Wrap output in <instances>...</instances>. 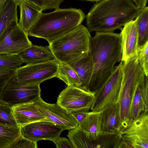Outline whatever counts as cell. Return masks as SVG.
<instances>
[{
  "label": "cell",
  "instance_id": "8",
  "mask_svg": "<svg viewBox=\"0 0 148 148\" xmlns=\"http://www.w3.org/2000/svg\"><path fill=\"white\" fill-rule=\"evenodd\" d=\"M120 132L122 138L118 148H148V112H142Z\"/></svg>",
  "mask_w": 148,
  "mask_h": 148
},
{
  "label": "cell",
  "instance_id": "22",
  "mask_svg": "<svg viewBox=\"0 0 148 148\" xmlns=\"http://www.w3.org/2000/svg\"><path fill=\"white\" fill-rule=\"evenodd\" d=\"M138 32L137 48L143 46L148 42V7L141 9L135 18Z\"/></svg>",
  "mask_w": 148,
  "mask_h": 148
},
{
  "label": "cell",
  "instance_id": "14",
  "mask_svg": "<svg viewBox=\"0 0 148 148\" xmlns=\"http://www.w3.org/2000/svg\"><path fill=\"white\" fill-rule=\"evenodd\" d=\"M121 38L122 59L125 63L131 57L137 54L138 32L135 20L126 23L120 33Z\"/></svg>",
  "mask_w": 148,
  "mask_h": 148
},
{
  "label": "cell",
  "instance_id": "18",
  "mask_svg": "<svg viewBox=\"0 0 148 148\" xmlns=\"http://www.w3.org/2000/svg\"><path fill=\"white\" fill-rule=\"evenodd\" d=\"M20 9L18 23L27 33L35 24L42 10L34 4L25 1L18 2Z\"/></svg>",
  "mask_w": 148,
  "mask_h": 148
},
{
  "label": "cell",
  "instance_id": "13",
  "mask_svg": "<svg viewBox=\"0 0 148 148\" xmlns=\"http://www.w3.org/2000/svg\"><path fill=\"white\" fill-rule=\"evenodd\" d=\"M20 127L22 136L36 142L42 140L52 141L63 131L59 126L46 121L34 122Z\"/></svg>",
  "mask_w": 148,
  "mask_h": 148
},
{
  "label": "cell",
  "instance_id": "6",
  "mask_svg": "<svg viewBox=\"0 0 148 148\" xmlns=\"http://www.w3.org/2000/svg\"><path fill=\"white\" fill-rule=\"evenodd\" d=\"M59 66L56 60L35 64H26L16 69L14 77L20 83L25 85H40L56 77Z\"/></svg>",
  "mask_w": 148,
  "mask_h": 148
},
{
  "label": "cell",
  "instance_id": "21",
  "mask_svg": "<svg viewBox=\"0 0 148 148\" xmlns=\"http://www.w3.org/2000/svg\"><path fill=\"white\" fill-rule=\"evenodd\" d=\"M18 3L16 0H8L0 14V38L12 23L18 22Z\"/></svg>",
  "mask_w": 148,
  "mask_h": 148
},
{
  "label": "cell",
  "instance_id": "1",
  "mask_svg": "<svg viewBox=\"0 0 148 148\" xmlns=\"http://www.w3.org/2000/svg\"><path fill=\"white\" fill-rule=\"evenodd\" d=\"M89 52L93 65V70L86 89L95 93L110 78L115 65L121 62V38L120 34L96 32L91 37Z\"/></svg>",
  "mask_w": 148,
  "mask_h": 148
},
{
  "label": "cell",
  "instance_id": "33",
  "mask_svg": "<svg viewBox=\"0 0 148 148\" xmlns=\"http://www.w3.org/2000/svg\"><path fill=\"white\" fill-rule=\"evenodd\" d=\"M90 112L75 111L70 113L78 125L80 124L83 120L89 114Z\"/></svg>",
  "mask_w": 148,
  "mask_h": 148
},
{
  "label": "cell",
  "instance_id": "23",
  "mask_svg": "<svg viewBox=\"0 0 148 148\" xmlns=\"http://www.w3.org/2000/svg\"><path fill=\"white\" fill-rule=\"evenodd\" d=\"M56 77L63 81L67 85L80 88L81 83L79 77L76 72L69 64L59 62Z\"/></svg>",
  "mask_w": 148,
  "mask_h": 148
},
{
  "label": "cell",
  "instance_id": "24",
  "mask_svg": "<svg viewBox=\"0 0 148 148\" xmlns=\"http://www.w3.org/2000/svg\"><path fill=\"white\" fill-rule=\"evenodd\" d=\"M21 135L19 127L0 124V148H8Z\"/></svg>",
  "mask_w": 148,
  "mask_h": 148
},
{
  "label": "cell",
  "instance_id": "3",
  "mask_svg": "<svg viewBox=\"0 0 148 148\" xmlns=\"http://www.w3.org/2000/svg\"><path fill=\"white\" fill-rule=\"evenodd\" d=\"M85 17L81 9L72 8H59L50 12H42L28 34L44 39L49 44L81 25Z\"/></svg>",
  "mask_w": 148,
  "mask_h": 148
},
{
  "label": "cell",
  "instance_id": "16",
  "mask_svg": "<svg viewBox=\"0 0 148 148\" xmlns=\"http://www.w3.org/2000/svg\"><path fill=\"white\" fill-rule=\"evenodd\" d=\"M101 111V133L120 131L121 120L118 101L107 105Z\"/></svg>",
  "mask_w": 148,
  "mask_h": 148
},
{
  "label": "cell",
  "instance_id": "31",
  "mask_svg": "<svg viewBox=\"0 0 148 148\" xmlns=\"http://www.w3.org/2000/svg\"><path fill=\"white\" fill-rule=\"evenodd\" d=\"M37 142L26 138L21 135L17 138L8 148H37Z\"/></svg>",
  "mask_w": 148,
  "mask_h": 148
},
{
  "label": "cell",
  "instance_id": "2",
  "mask_svg": "<svg viewBox=\"0 0 148 148\" xmlns=\"http://www.w3.org/2000/svg\"><path fill=\"white\" fill-rule=\"evenodd\" d=\"M141 10L131 0H101L86 16L87 28L90 32H114L134 20Z\"/></svg>",
  "mask_w": 148,
  "mask_h": 148
},
{
  "label": "cell",
  "instance_id": "4",
  "mask_svg": "<svg viewBox=\"0 0 148 148\" xmlns=\"http://www.w3.org/2000/svg\"><path fill=\"white\" fill-rule=\"evenodd\" d=\"M91 37L88 28L81 24L48 46L59 62L69 64L89 52Z\"/></svg>",
  "mask_w": 148,
  "mask_h": 148
},
{
  "label": "cell",
  "instance_id": "19",
  "mask_svg": "<svg viewBox=\"0 0 148 148\" xmlns=\"http://www.w3.org/2000/svg\"><path fill=\"white\" fill-rule=\"evenodd\" d=\"M69 64L75 70L79 77L81 83L80 88L86 90L93 70L92 61L89 52Z\"/></svg>",
  "mask_w": 148,
  "mask_h": 148
},
{
  "label": "cell",
  "instance_id": "37",
  "mask_svg": "<svg viewBox=\"0 0 148 148\" xmlns=\"http://www.w3.org/2000/svg\"><path fill=\"white\" fill-rule=\"evenodd\" d=\"M84 0V1H87L91 2H98L101 0Z\"/></svg>",
  "mask_w": 148,
  "mask_h": 148
},
{
  "label": "cell",
  "instance_id": "32",
  "mask_svg": "<svg viewBox=\"0 0 148 148\" xmlns=\"http://www.w3.org/2000/svg\"><path fill=\"white\" fill-rule=\"evenodd\" d=\"M57 148H75L69 139L59 136L52 141Z\"/></svg>",
  "mask_w": 148,
  "mask_h": 148
},
{
  "label": "cell",
  "instance_id": "11",
  "mask_svg": "<svg viewBox=\"0 0 148 148\" xmlns=\"http://www.w3.org/2000/svg\"><path fill=\"white\" fill-rule=\"evenodd\" d=\"M18 22L11 23L0 38V54L17 55L32 44Z\"/></svg>",
  "mask_w": 148,
  "mask_h": 148
},
{
  "label": "cell",
  "instance_id": "25",
  "mask_svg": "<svg viewBox=\"0 0 148 148\" xmlns=\"http://www.w3.org/2000/svg\"><path fill=\"white\" fill-rule=\"evenodd\" d=\"M145 84V78L139 84L135 92L131 107L133 119L137 118L145 111V105L142 94V89Z\"/></svg>",
  "mask_w": 148,
  "mask_h": 148
},
{
  "label": "cell",
  "instance_id": "30",
  "mask_svg": "<svg viewBox=\"0 0 148 148\" xmlns=\"http://www.w3.org/2000/svg\"><path fill=\"white\" fill-rule=\"evenodd\" d=\"M16 69L0 67V97L7 84L14 76Z\"/></svg>",
  "mask_w": 148,
  "mask_h": 148
},
{
  "label": "cell",
  "instance_id": "10",
  "mask_svg": "<svg viewBox=\"0 0 148 148\" xmlns=\"http://www.w3.org/2000/svg\"><path fill=\"white\" fill-rule=\"evenodd\" d=\"M94 99V93L67 85L59 95L57 103L69 113L79 111H88Z\"/></svg>",
  "mask_w": 148,
  "mask_h": 148
},
{
  "label": "cell",
  "instance_id": "27",
  "mask_svg": "<svg viewBox=\"0 0 148 148\" xmlns=\"http://www.w3.org/2000/svg\"><path fill=\"white\" fill-rule=\"evenodd\" d=\"M23 63L17 55L0 54V67L16 69Z\"/></svg>",
  "mask_w": 148,
  "mask_h": 148
},
{
  "label": "cell",
  "instance_id": "7",
  "mask_svg": "<svg viewBox=\"0 0 148 148\" xmlns=\"http://www.w3.org/2000/svg\"><path fill=\"white\" fill-rule=\"evenodd\" d=\"M123 76V63L121 62L110 78L94 93L92 111H100L107 105L118 101Z\"/></svg>",
  "mask_w": 148,
  "mask_h": 148
},
{
  "label": "cell",
  "instance_id": "36",
  "mask_svg": "<svg viewBox=\"0 0 148 148\" xmlns=\"http://www.w3.org/2000/svg\"><path fill=\"white\" fill-rule=\"evenodd\" d=\"M7 1L6 0H0V14Z\"/></svg>",
  "mask_w": 148,
  "mask_h": 148
},
{
  "label": "cell",
  "instance_id": "20",
  "mask_svg": "<svg viewBox=\"0 0 148 148\" xmlns=\"http://www.w3.org/2000/svg\"><path fill=\"white\" fill-rule=\"evenodd\" d=\"M101 111H91L78 125L91 142L97 139L101 133Z\"/></svg>",
  "mask_w": 148,
  "mask_h": 148
},
{
  "label": "cell",
  "instance_id": "34",
  "mask_svg": "<svg viewBox=\"0 0 148 148\" xmlns=\"http://www.w3.org/2000/svg\"><path fill=\"white\" fill-rule=\"evenodd\" d=\"M142 94L145 103V112H148V76H145V85L142 89Z\"/></svg>",
  "mask_w": 148,
  "mask_h": 148
},
{
  "label": "cell",
  "instance_id": "5",
  "mask_svg": "<svg viewBox=\"0 0 148 148\" xmlns=\"http://www.w3.org/2000/svg\"><path fill=\"white\" fill-rule=\"evenodd\" d=\"M123 72L118 101L121 120V130L127 127L133 120L131 107L133 97L137 86L145 77L138 63L137 55L132 56L126 62L123 63Z\"/></svg>",
  "mask_w": 148,
  "mask_h": 148
},
{
  "label": "cell",
  "instance_id": "26",
  "mask_svg": "<svg viewBox=\"0 0 148 148\" xmlns=\"http://www.w3.org/2000/svg\"><path fill=\"white\" fill-rule=\"evenodd\" d=\"M0 124L11 127H19L14 116L12 107L6 104L0 102Z\"/></svg>",
  "mask_w": 148,
  "mask_h": 148
},
{
  "label": "cell",
  "instance_id": "9",
  "mask_svg": "<svg viewBox=\"0 0 148 148\" xmlns=\"http://www.w3.org/2000/svg\"><path fill=\"white\" fill-rule=\"evenodd\" d=\"M40 85L24 84L15 77L8 83L0 97V102L11 107L22 103L34 102L40 97Z\"/></svg>",
  "mask_w": 148,
  "mask_h": 148
},
{
  "label": "cell",
  "instance_id": "28",
  "mask_svg": "<svg viewBox=\"0 0 148 148\" xmlns=\"http://www.w3.org/2000/svg\"><path fill=\"white\" fill-rule=\"evenodd\" d=\"M17 2L25 1L32 3L40 8L42 11L47 9L59 8L64 0H16Z\"/></svg>",
  "mask_w": 148,
  "mask_h": 148
},
{
  "label": "cell",
  "instance_id": "17",
  "mask_svg": "<svg viewBox=\"0 0 148 148\" xmlns=\"http://www.w3.org/2000/svg\"><path fill=\"white\" fill-rule=\"evenodd\" d=\"M23 63L35 64L56 60L49 46L32 44L17 55Z\"/></svg>",
  "mask_w": 148,
  "mask_h": 148
},
{
  "label": "cell",
  "instance_id": "15",
  "mask_svg": "<svg viewBox=\"0 0 148 148\" xmlns=\"http://www.w3.org/2000/svg\"><path fill=\"white\" fill-rule=\"evenodd\" d=\"M12 109L19 127L38 121L49 122L39 111L34 102L18 104L12 106Z\"/></svg>",
  "mask_w": 148,
  "mask_h": 148
},
{
  "label": "cell",
  "instance_id": "29",
  "mask_svg": "<svg viewBox=\"0 0 148 148\" xmlns=\"http://www.w3.org/2000/svg\"><path fill=\"white\" fill-rule=\"evenodd\" d=\"M148 42L142 47L137 48V58L139 64L145 76H148Z\"/></svg>",
  "mask_w": 148,
  "mask_h": 148
},
{
  "label": "cell",
  "instance_id": "12",
  "mask_svg": "<svg viewBox=\"0 0 148 148\" xmlns=\"http://www.w3.org/2000/svg\"><path fill=\"white\" fill-rule=\"evenodd\" d=\"M39 111L49 120L59 126L63 130H71L78 124L71 114L56 103H49L40 97L34 102Z\"/></svg>",
  "mask_w": 148,
  "mask_h": 148
},
{
  "label": "cell",
  "instance_id": "35",
  "mask_svg": "<svg viewBox=\"0 0 148 148\" xmlns=\"http://www.w3.org/2000/svg\"><path fill=\"white\" fill-rule=\"evenodd\" d=\"M131 0L138 8L140 9L146 6L148 1V0Z\"/></svg>",
  "mask_w": 148,
  "mask_h": 148
}]
</instances>
